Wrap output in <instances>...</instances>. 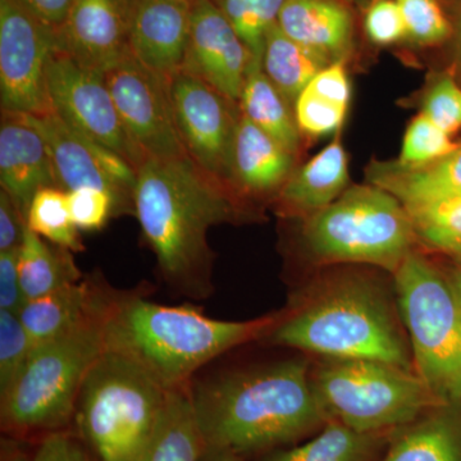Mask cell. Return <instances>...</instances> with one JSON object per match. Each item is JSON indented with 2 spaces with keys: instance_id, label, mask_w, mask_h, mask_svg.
<instances>
[{
  "instance_id": "cell-1",
  "label": "cell",
  "mask_w": 461,
  "mask_h": 461,
  "mask_svg": "<svg viewBox=\"0 0 461 461\" xmlns=\"http://www.w3.org/2000/svg\"><path fill=\"white\" fill-rule=\"evenodd\" d=\"M136 172L135 215L160 276L178 293L205 299L213 288L209 230L250 222L257 212L189 157L147 158Z\"/></svg>"
},
{
  "instance_id": "cell-2",
  "label": "cell",
  "mask_w": 461,
  "mask_h": 461,
  "mask_svg": "<svg viewBox=\"0 0 461 461\" xmlns=\"http://www.w3.org/2000/svg\"><path fill=\"white\" fill-rule=\"evenodd\" d=\"M266 339L321 357L381 360L414 371L395 291L350 267H327L300 288Z\"/></svg>"
},
{
  "instance_id": "cell-3",
  "label": "cell",
  "mask_w": 461,
  "mask_h": 461,
  "mask_svg": "<svg viewBox=\"0 0 461 461\" xmlns=\"http://www.w3.org/2000/svg\"><path fill=\"white\" fill-rule=\"evenodd\" d=\"M312 360L290 357L227 372L191 386L206 447L242 456L282 448L326 426L311 381Z\"/></svg>"
},
{
  "instance_id": "cell-4",
  "label": "cell",
  "mask_w": 461,
  "mask_h": 461,
  "mask_svg": "<svg viewBox=\"0 0 461 461\" xmlns=\"http://www.w3.org/2000/svg\"><path fill=\"white\" fill-rule=\"evenodd\" d=\"M281 312L256 320H214L191 305H163L117 295L105 318V348L130 357L166 390L190 384L194 373L240 345L266 339Z\"/></svg>"
},
{
  "instance_id": "cell-5",
  "label": "cell",
  "mask_w": 461,
  "mask_h": 461,
  "mask_svg": "<svg viewBox=\"0 0 461 461\" xmlns=\"http://www.w3.org/2000/svg\"><path fill=\"white\" fill-rule=\"evenodd\" d=\"M296 222L300 251L320 268L363 264L393 276L420 249L405 206L369 182L350 185L332 204Z\"/></svg>"
},
{
  "instance_id": "cell-6",
  "label": "cell",
  "mask_w": 461,
  "mask_h": 461,
  "mask_svg": "<svg viewBox=\"0 0 461 461\" xmlns=\"http://www.w3.org/2000/svg\"><path fill=\"white\" fill-rule=\"evenodd\" d=\"M168 390L130 357L105 348L85 379L74 421L99 461H139Z\"/></svg>"
},
{
  "instance_id": "cell-7",
  "label": "cell",
  "mask_w": 461,
  "mask_h": 461,
  "mask_svg": "<svg viewBox=\"0 0 461 461\" xmlns=\"http://www.w3.org/2000/svg\"><path fill=\"white\" fill-rule=\"evenodd\" d=\"M112 303L80 326L32 351L25 371L0 399L5 432L50 435L74 420L85 379L105 350V318Z\"/></svg>"
},
{
  "instance_id": "cell-8",
  "label": "cell",
  "mask_w": 461,
  "mask_h": 461,
  "mask_svg": "<svg viewBox=\"0 0 461 461\" xmlns=\"http://www.w3.org/2000/svg\"><path fill=\"white\" fill-rule=\"evenodd\" d=\"M393 278L414 371L442 403H461V300L450 276L420 249Z\"/></svg>"
},
{
  "instance_id": "cell-9",
  "label": "cell",
  "mask_w": 461,
  "mask_h": 461,
  "mask_svg": "<svg viewBox=\"0 0 461 461\" xmlns=\"http://www.w3.org/2000/svg\"><path fill=\"white\" fill-rule=\"evenodd\" d=\"M311 381L330 420L359 432H391L445 405L417 373L381 360L321 357Z\"/></svg>"
},
{
  "instance_id": "cell-10",
  "label": "cell",
  "mask_w": 461,
  "mask_h": 461,
  "mask_svg": "<svg viewBox=\"0 0 461 461\" xmlns=\"http://www.w3.org/2000/svg\"><path fill=\"white\" fill-rule=\"evenodd\" d=\"M57 32L20 0H0V105L2 112L50 111L47 69L57 50Z\"/></svg>"
},
{
  "instance_id": "cell-11",
  "label": "cell",
  "mask_w": 461,
  "mask_h": 461,
  "mask_svg": "<svg viewBox=\"0 0 461 461\" xmlns=\"http://www.w3.org/2000/svg\"><path fill=\"white\" fill-rule=\"evenodd\" d=\"M17 114L47 141L60 189L69 193L80 187H95L112 196L115 217L135 214L133 194L138 172L131 163L76 132L51 109L39 114Z\"/></svg>"
},
{
  "instance_id": "cell-12",
  "label": "cell",
  "mask_w": 461,
  "mask_h": 461,
  "mask_svg": "<svg viewBox=\"0 0 461 461\" xmlns=\"http://www.w3.org/2000/svg\"><path fill=\"white\" fill-rule=\"evenodd\" d=\"M47 93L51 111L67 126L120 154L135 169L144 162L127 136L104 75L57 50L48 65Z\"/></svg>"
},
{
  "instance_id": "cell-13",
  "label": "cell",
  "mask_w": 461,
  "mask_h": 461,
  "mask_svg": "<svg viewBox=\"0 0 461 461\" xmlns=\"http://www.w3.org/2000/svg\"><path fill=\"white\" fill-rule=\"evenodd\" d=\"M169 94L187 157L206 175L229 186L230 154L241 115L239 103L185 71L169 80Z\"/></svg>"
},
{
  "instance_id": "cell-14",
  "label": "cell",
  "mask_w": 461,
  "mask_h": 461,
  "mask_svg": "<svg viewBox=\"0 0 461 461\" xmlns=\"http://www.w3.org/2000/svg\"><path fill=\"white\" fill-rule=\"evenodd\" d=\"M105 81L127 136L142 159L187 157L176 126L168 80L131 54L105 74Z\"/></svg>"
},
{
  "instance_id": "cell-15",
  "label": "cell",
  "mask_w": 461,
  "mask_h": 461,
  "mask_svg": "<svg viewBox=\"0 0 461 461\" xmlns=\"http://www.w3.org/2000/svg\"><path fill=\"white\" fill-rule=\"evenodd\" d=\"M138 0H76L57 32V50L104 75L131 56L130 35Z\"/></svg>"
},
{
  "instance_id": "cell-16",
  "label": "cell",
  "mask_w": 461,
  "mask_h": 461,
  "mask_svg": "<svg viewBox=\"0 0 461 461\" xmlns=\"http://www.w3.org/2000/svg\"><path fill=\"white\" fill-rule=\"evenodd\" d=\"M253 54L212 0H193L189 48L182 71L239 103Z\"/></svg>"
},
{
  "instance_id": "cell-17",
  "label": "cell",
  "mask_w": 461,
  "mask_h": 461,
  "mask_svg": "<svg viewBox=\"0 0 461 461\" xmlns=\"http://www.w3.org/2000/svg\"><path fill=\"white\" fill-rule=\"evenodd\" d=\"M193 0H138L130 48L142 66L171 80L184 68L189 48Z\"/></svg>"
},
{
  "instance_id": "cell-18",
  "label": "cell",
  "mask_w": 461,
  "mask_h": 461,
  "mask_svg": "<svg viewBox=\"0 0 461 461\" xmlns=\"http://www.w3.org/2000/svg\"><path fill=\"white\" fill-rule=\"evenodd\" d=\"M296 157L241 113L230 154V189L251 206L272 204L295 171Z\"/></svg>"
},
{
  "instance_id": "cell-19",
  "label": "cell",
  "mask_w": 461,
  "mask_h": 461,
  "mask_svg": "<svg viewBox=\"0 0 461 461\" xmlns=\"http://www.w3.org/2000/svg\"><path fill=\"white\" fill-rule=\"evenodd\" d=\"M0 186L25 217L39 190L59 187L47 141L38 130L12 112H2Z\"/></svg>"
},
{
  "instance_id": "cell-20",
  "label": "cell",
  "mask_w": 461,
  "mask_h": 461,
  "mask_svg": "<svg viewBox=\"0 0 461 461\" xmlns=\"http://www.w3.org/2000/svg\"><path fill=\"white\" fill-rule=\"evenodd\" d=\"M339 132L317 156L296 167L272 202L278 217L306 220L332 204L350 187L348 157Z\"/></svg>"
},
{
  "instance_id": "cell-21",
  "label": "cell",
  "mask_w": 461,
  "mask_h": 461,
  "mask_svg": "<svg viewBox=\"0 0 461 461\" xmlns=\"http://www.w3.org/2000/svg\"><path fill=\"white\" fill-rule=\"evenodd\" d=\"M115 295L100 285L98 277L83 278L48 295L27 300L18 317L35 350L107 308Z\"/></svg>"
},
{
  "instance_id": "cell-22",
  "label": "cell",
  "mask_w": 461,
  "mask_h": 461,
  "mask_svg": "<svg viewBox=\"0 0 461 461\" xmlns=\"http://www.w3.org/2000/svg\"><path fill=\"white\" fill-rule=\"evenodd\" d=\"M288 38L329 58L348 60L354 20L345 0H286L277 21Z\"/></svg>"
},
{
  "instance_id": "cell-23",
  "label": "cell",
  "mask_w": 461,
  "mask_h": 461,
  "mask_svg": "<svg viewBox=\"0 0 461 461\" xmlns=\"http://www.w3.org/2000/svg\"><path fill=\"white\" fill-rule=\"evenodd\" d=\"M366 182L393 194L402 205L461 194V141L454 151L435 162L402 166L396 160H373Z\"/></svg>"
},
{
  "instance_id": "cell-24",
  "label": "cell",
  "mask_w": 461,
  "mask_h": 461,
  "mask_svg": "<svg viewBox=\"0 0 461 461\" xmlns=\"http://www.w3.org/2000/svg\"><path fill=\"white\" fill-rule=\"evenodd\" d=\"M382 461H461V403L437 406L393 430Z\"/></svg>"
},
{
  "instance_id": "cell-25",
  "label": "cell",
  "mask_w": 461,
  "mask_h": 461,
  "mask_svg": "<svg viewBox=\"0 0 461 461\" xmlns=\"http://www.w3.org/2000/svg\"><path fill=\"white\" fill-rule=\"evenodd\" d=\"M204 450L190 384L169 390L153 436L139 461H200Z\"/></svg>"
},
{
  "instance_id": "cell-26",
  "label": "cell",
  "mask_w": 461,
  "mask_h": 461,
  "mask_svg": "<svg viewBox=\"0 0 461 461\" xmlns=\"http://www.w3.org/2000/svg\"><path fill=\"white\" fill-rule=\"evenodd\" d=\"M391 432H359L330 420L305 444L269 451L260 461H378Z\"/></svg>"
},
{
  "instance_id": "cell-27",
  "label": "cell",
  "mask_w": 461,
  "mask_h": 461,
  "mask_svg": "<svg viewBox=\"0 0 461 461\" xmlns=\"http://www.w3.org/2000/svg\"><path fill=\"white\" fill-rule=\"evenodd\" d=\"M241 113L291 153L299 154L303 135L293 108L264 74L262 60L253 57L239 100Z\"/></svg>"
},
{
  "instance_id": "cell-28",
  "label": "cell",
  "mask_w": 461,
  "mask_h": 461,
  "mask_svg": "<svg viewBox=\"0 0 461 461\" xmlns=\"http://www.w3.org/2000/svg\"><path fill=\"white\" fill-rule=\"evenodd\" d=\"M330 63L323 54L288 38L278 23L267 33L262 58L264 74L293 111L300 94Z\"/></svg>"
},
{
  "instance_id": "cell-29",
  "label": "cell",
  "mask_w": 461,
  "mask_h": 461,
  "mask_svg": "<svg viewBox=\"0 0 461 461\" xmlns=\"http://www.w3.org/2000/svg\"><path fill=\"white\" fill-rule=\"evenodd\" d=\"M72 251L58 247L27 227L18 250V273L27 300L54 293L84 278Z\"/></svg>"
},
{
  "instance_id": "cell-30",
  "label": "cell",
  "mask_w": 461,
  "mask_h": 461,
  "mask_svg": "<svg viewBox=\"0 0 461 461\" xmlns=\"http://www.w3.org/2000/svg\"><path fill=\"white\" fill-rule=\"evenodd\" d=\"M403 206L421 247L460 256L461 194Z\"/></svg>"
},
{
  "instance_id": "cell-31",
  "label": "cell",
  "mask_w": 461,
  "mask_h": 461,
  "mask_svg": "<svg viewBox=\"0 0 461 461\" xmlns=\"http://www.w3.org/2000/svg\"><path fill=\"white\" fill-rule=\"evenodd\" d=\"M27 227L51 244L72 253L85 250L80 230L72 221L68 193L59 187H44L33 195L26 214Z\"/></svg>"
},
{
  "instance_id": "cell-32",
  "label": "cell",
  "mask_w": 461,
  "mask_h": 461,
  "mask_svg": "<svg viewBox=\"0 0 461 461\" xmlns=\"http://www.w3.org/2000/svg\"><path fill=\"white\" fill-rule=\"evenodd\" d=\"M238 32L253 57L262 60L267 33L286 0H212Z\"/></svg>"
},
{
  "instance_id": "cell-33",
  "label": "cell",
  "mask_w": 461,
  "mask_h": 461,
  "mask_svg": "<svg viewBox=\"0 0 461 461\" xmlns=\"http://www.w3.org/2000/svg\"><path fill=\"white\" fill-rule=\"evenodd\" d=\"M459 142L442 131L423 113L415 115L403 133L402 150L396 162L402 166H421L450 154Z\"/></svg>"
},
{
  "instance_id": "cell-34",
  "label": "cell",
  "mask_w": 461,
  "mask_h": 461,
  "mask_svg": "<svg viewBox=\"0 0 461 461\" xmlns=\"http://www.w3.org/2000/svg\"><path fill=\"white\" fill-rule=\"evenodd\" d=\"M32 351V339L18 314L0 311V399L25 371Z\"/></svg>"
},
{
  "instance_id": "cell-35",
  "label": "cell",
  "mask_w": 461,
  "mask_h": 461,
  "mask_svg": "<svg viewBox=\"0 0 461 461\" xmlns=\"http://www.w3.org/2000/svg\"><path fill=\"white\" fill-rule=\"evenodd\" d=\"M408 38L420 47H436L450 41L453 27L441 0H396Z\"/></svg>"
},
{
  "instance_id": "cell-36",
  "label": "cell",
  "mask_w": 461,
  "mask_h": 461,
  "mask_svg": "<svg viewBox=\"0 0 461 461\" xmlns=\"http://www.w3.org/2000/svg\"><path fill=\"white\" fill-rule=\"evenodd\" d=\"M420 113L453 136L461 129V85L453 72L437 76L421 100Z\"/></svg>"
},
{
  "instance_id": "cell-37",
  "label": "cell",
  "mask_w": 461,
  "mask_h": 461,
  "mask_svg": "<svg viewBox=\"0 0 461 461\" xmlns=\"http://www.w3.org/2000/svg\"><path fill=\"white\" fill-rule=\"evenodd\" d=\"M348 108L330 103L304 89L294 107V115L302 135L320 138L341 131Z\"/></svg>"
},
{
  "instance_id": "cell-38",
  "label": "cell",
  "mask_w": 461,
  "mask_h": 461,
  "mask_svg": "<svg viewBox=\"0 0 461 461\" xmlns=\"http://www.w3.org/2000/svg\"><path fill=\"white\" fill-rule=\"evenodd\" d=\"M69 212L78 230H99L115 217L113 199L95 187H80L68 193Z\"/></svg>"
},
{
  "instance_id": "cell-39",
  "label": "cell",
  "mask_w": 461,
  "mask_h": 461,
  "mask_svg": "<svg viewBox=\"0 0 461 461\" xmlns=\"http://www.w3.org/2000/svg\"><path fill=\"white\" fill-rule=\"evenodd\" d=\"M364 27L369 41L382 47L396 44L408 38L396 0H375L366 9Z\"/></svg>"
},
{
  "instance_id": "cell-40",
  "label": "cell",
  "mask_w": 461,
  "mask_h": 461,
  "mask_svg": "<svg viewBox=\"0 0 461 461\" xmlns=\"http://www.w3.org/2000/svg\"><path fill=\"white\" fill-rule=\"evenodd\" d=\"M315 95L330 103L348 108L351 99V84L345 60L330 63L305 87Z\"/></svg>"
},
{
  "instance_id": "cell-41",
  "label": "cell",
  "mask_w": 461,
  "mask_h": 461,
  "mask_svg": "<svg viewBox=\"0 0 461 461\" xmlns=\"http://www.w3.org/2000/svg\"><path fill=\"white\" fill-rule=\"evenodd\" d=\"M33 461H95L77 436L65 430L50 433L41 439L36 448Z\"/></svg>"
},
{
  "instance_id": "cell-42",
  "label": "cell",
  "mask_w": 461,
  "mask_h": 461,
  "mask_svg": "<svg viewBox=\"0 0 461 461\" xmlns=\"http://www.w3.org/2000/svg\"><path fill=\"white\" fill-rule=\"evenodd\" d=\"M18 250L0 251V311L16 314L27 302L18 273Z\"/></svg>"
},
{
  "instance_id": "cell-43",
  "label": "cell",
  "mask_w": 461,
  "mask_h": 461,
  "mask_svg": "<svg viewBox=\"0 0 461 461\" xmlns=\"http://www.w3.org/2000/svg\"><path fill=\"white\" fill-rule=\"evenodd\" d=\"M26 229L25 214L5 190H0V251L20 248Z\"/></svg>"
},
{
  "instance_id": "cell-44",
  "label": "cell",
  "mask_w": 461,
  "mask_h": 461,
  "mask_svg": "<svg viewBox=\"0 0 461 461\" xmlns=\"http://www.w3.org/2000/svg\"><path fill=\"white\" fill-rule=\"evenodd\" d=\"M45 25L58 30L66 23L76 0H20Z\"/></svg>"
},
{
  "instance_id": "cell-45",
  "label": "cell",
  "mask_w": 461,
  "mask_h": 461,
  "mask_svg": "<svg viewBox=\"0 0 461 461\" xmlns=\"http://www.w3.org/2000/svg\"><path fill=\"white\" fill-rule=\"evenodd\" d=\"M441 3L453 27L450 39L453 41V65L450 71L461 85V0H441Z\"/></svg>"
},
{
  "instance_id": "cell-46",
  "label": "cell",
  "mask_w": 461,
  "mask_h": 461,
  "mask_svg": "<svg viewBox=\"0 0 461 461\" xmlns=\"http://www.w3.org/2000/svg\"><path fill=\"white\" fill-rule=\"evenodd\" d=\"M200 461H241V456L230 453V451L221 450V448L206 447Z\"/></svg>"
},
{
  "instance_id": "cell-47",
  "label": "cell",
  "mask_w": 461,
  "mask_h": 461,
  "mask_svg": "<svg viewBox=\"0 0 461 461\" xmlns=\"http://www.w3.org/2000/svg\"><path fill=\"white\" fill-rule=\"evenodd\" d=\"M456 257L459 258V263H457L454 272L451 273L450 277L451 281H453L455 290H456L457 295H459L461 300V256Z\"/></svg>"
},
{
  "instance_id": "cell-48",
  "label": "cell",
  "mask_w": 461,
  "mask_h": 461,
  "mask_svg": "<svg viewBox=\"0 0 461 461\" xmlns=\"http://www.w3.org/2000/svg\"><path fill=\"white\" fill-rule=\"evenodd\" d=\"M2 461H33V457L30 459L27 455L20 453V451H12V453H8L7 455L3 453Z\"/></svg>"
},
{
  "instance_id": "cell-49",
  "label": "cell",
  "mask_w": 461,
  "mask_h": 461,
  "mask_svg": "<svg viewBox=\"0 0 461 461\" xmlns=\"http://www.w3.org/2000/svg\"><path fill=\"white\" fill-rule=\"evenodd\" d=\"M345 2H348V0H345Z\"/></svg>"
},
{
  "instance_id": "cell-50",
  "label": "cell",
  "mask_w": 461,
  "mask_h": 461,
  "mask_svg": "<svg viewBox=\"0 0 461 461\" xmlns=\"http://www.w3.org/2000/svg\"><path fill=\"white\" fill-rule=\"evenodd\" d=\"M460 256H461V254H460Z\"/></svg>"
}]
</instances>
